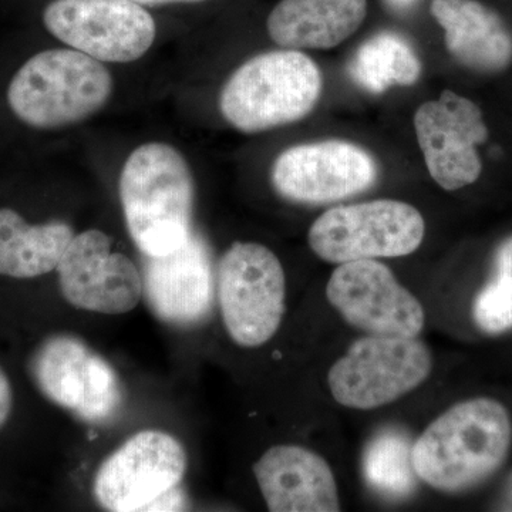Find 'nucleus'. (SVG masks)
<instances>
[{
	"label": "nucleus",
	"mask_w": 512,
	"mask_h": 512,
	"mask_svg": "<svg viewBox=\"0 0 512 512\" xmlns=\"http://www.w3.org/2000/svg\"><path fill=\"white\" fill-rule=\"evenodd\" d=\"M119 191L128 232L144 255L171 254L190 239L195 184L177 148L150 141L131 151Z\"/></svg>",
	"instance_id": "nucleus-2"
},
{
	"label": "nucleus",
	"mask_w": 512,
	"mask_h": 512,
	"mask_svg": "<svg viewBox=\"0 0 512 512\" xmlns=\"http://www.w3.org/2000/svg\"><path fill=\"white\" fill-rule=\"evenodd\" d=\"M423 215L407 202L376 200L330 208L309 228V247L329 264L400 258L419 249Z\"/></svg>",
	"instance_id": "nucleus-7"
},
{
	"label": "nucleus",
	"mask_w": 512,
	"mask_h": 512,
	"mask_svg": "<svg viewBox=\"0 0 512 512\" xmlns=\"http://www.w3.org/2000/svg\"><path fill=\"white\" fill-rule=\"evenodd\" d=\"M56 271L64 299L82 311L123 315L136 309L144 295L136 264L114 252L109 235L100 229L74 235Z\"/></svg>",
	"instance_id": "nucleus-14"
},
{
	"label": "nucleus",
	"mask_w": 512,
	"mask_h": 512,
	"mask_svg": "<svg viewBox=\"0 0 512 512\" xmlns=\"http://www.w3.org/2000/svg\"><path fill=\"white\" fill-rule=\"evenodd\" d=\"M366 483L390 498L407 497L416 488L417 474L412 464V444L406 434L384 430L367 444L363 454Z\"/></svg>",
	"instance_id": "nucleus-21"
},
{
	"label": "nucleus",
	"mask_w": 512,
	"mask_h": 512,
	"mask_svg": "<svg viewBox=\"0 0 512 512\" xmlns=\"http://www.w3.org/2000/svg\"><path fill=\"white\" fill-rule=\"evenodd\" d=\"M74 235L66 222L30 224L18 211L0 208V275L32 279L56 271Z\"/></svg>",
	"instance_id": "nucleus-19"
},
{
	"label": "nucleus",
	"mask_w": 512,
	"mask_h": 512,
	"mask_svg": "<svg viewBox=\"0 0 512 512\" xmlns=\"http://www.w3.org/2000/svg\"><path fill=\"white\" fill-rule=\"evenodd\" d=\"M266 507L272 512H338V483L328 461L309 448L281 444L254 464Z\"/></svg>",
	"instance_id": "nucleus-16"
},
{
	"label": "nucleus",
	"mask_w": 512,
	"mask_h": 512,
	"mask_svg": "<svg viewBox=\"0 0 512 512\" xmlns=\"http://www.w3.org/2000/svg\"><path fill=\"white\" fill-rule=\"evenodd\" d=\"M29 372L46 399L87 423H106L123 403L114 367L77 336L43 340L30 357Z\"/></svg>",
	"instance_id": "nucleus-10"
},
{
	"label": "nucleus",
	"mask_w": 512,
	"mask_h": 512,
	"mask_svg": "<svg viewBox=\"0 0 512 512\" xmlns=\"http://www.w3.org/2000/svg\"><path fill=\"white\" fill-rule=\"evenodd\" d=\"M187 461L183 444L171 434L140 431L103 461L94 495L107 511L180 510Z\"/></svg>",
	"instance_id": "nucleus-5"
},
{
	"label": "nucleus",
	"mask_w": 512,
	"mask_h": 512,
	"mask_svg": "<svg viewBox=\"0 0 512 512\" xmlns=\"http://www.w3.org/2000/svg\"><path fill=\"white\" fill-rule=\"evenodd\" d=\"M507 407L490 397L454 404L412 446L417 477L441 493H464L493 477L510 453Z\"/></svg>",
	"instance_id": "nucleus-1"
},
{
	"label": "nucleus",
	"mask_w": 512,
	"mask_h": 512,
	"mask_svg": "<svg viewBox=\"0 0 512 512\" xmlns=\"http://www.w3.org/2000/svg\"><path fill=\"white\" fill-rule=\"evenodd\" d=\"M322 73L299 50L262 53L238 67L221 90L222 117L244 134L305 119L322 94Z\"/></svg>",
	"instance_id": "nucleus-4"
},
{
	"label": "nucleus",
	"mask_w": 512,
	"mask_h": 512,
	"mask_svg": "<svg viewBox=\"0 0 512 512\" xmlns=\"http://www.w3.org/2000/svg\"><path fill=\"white\" fill-rule=\"evenodd\" d=\"M42 23L63 45L103 63L137 62L158 33L151 10L131 0H49Z\"/></svg>",
	"instance_id": "nucleus-9"
},
{
	"label": "nucleus",
	"mask_w": 512,
	"mask_h": 512,
	"mask_svg": "<svg viewBox=\"0 0 512 512\" xmlns=\"http://www.w3.org/2000/svg\"><path fill=\"white\" fill-rule=\"evenodd\" d=\"M430 12L444 32L448 53L478 73H498L512 63V33L500 13L481 0H433Z\"/></svg>",
	"instance_id": "nucleus-17"
},
{
	"label": "nucleus",
	"mask_w": 512,
	"mask_h": 512,
	"mask_svg": "<svg viewBox=\"0 0 512 512\" xmlns=\"http://www.w3.org/2000/svg\"><path fill=\"white\" fill-rule=\"evenodd\" d=\"M106 64L74 49H47L16 70L6 90L10 113L26 127L60 130L92 119L109 103Z\"/></svg>",
	"instance_id": "nucleus-3"
},
{
	"label": "nucleus",
	"mask_w": 512,
	"mask_h": 512,
	"mask_svg": "<svg viewBox=\"0 0 512 512\" xmlns=\"http://www.w3.org/2000/svg\"><path fill=\"white\" fill-rule=\"evenodd\" d=\"M326 296L346 323L367 335L417 338L426 323L419 299L377 259L340 264Z\"/></svg>",
	"instance_id": "nucleus-11"
},
{
	"label": "nucleus",
	"mask_w": 512,
	"mask_h": 512,
	"mask_svg": "<svg viewBox=\"0 0 512 512\" xmlns=\"http://www.w3.org/2000/svg\"><path fill=\"white\" fill-rule=\"evenodd\" d=\"M414 130L427 170L443 190H461L480 178L477 147L487 141L488 127L473 100L444 90L417 109Z\"/></svg>",
	"instance_id": "nucleus-13"
},
{
	"label": "nucleus",
	"mask_w": 512,
	"mask_h": 512,
	"mask_svg": "<svg viewBox=\"0 0 512 512\" xmlns=\"http://www.w3.org/2000/svg\"><path fill=\"white\" fill-rule=\"evenodd\" d=\"M348 72L353 82L366 92L383 94L393 86L416 83L421 76V63L404 37L382 32L359 46Z\"/></svg>",
	"instance_id": "nucleus-20"
},
{
	"label": "nucleus",
	"mask_w": 512,
	"mask_h": 512,
	"mask_svg": "<svg viewBox=\"0 0 512 512\" xmlns=\"http://www.w3.org/2000/svg\"><path fill=\"white\" fill-rule=\"evenodd\" d=\"M387 2H389V5L393 6V8L404 9L412 5L414 0H387Z\"/></svg>",
	"instance_id": "nucleus-26"
},
{
	"label": "nucleus",
	"mask_w": 512,
	"mask_h": 512,
	"mask_svg": "<svg viewBox=\"0 0 512 512\" xmlns=\"http://www.w3.org/2000/svg\"><path fill=\"white\" fill-rule=\"evenodd\" d=\"M473 319L487 335L512 330V235L495 249L493 276L474 299Z\"/></svg>",
	"instance_id": "nucleus-22"
},
{
	"label": "nucleus",
	"mask_w": 512,
	"mask_h": 512,
	"mask_svg": "<svg viewBox=\"0 0 512 512\" xmlns=\"http://www.w3.org/2000/svg\"><path fill=\"white\" fill-rule=\"evenodd\" d=\"M367 0H279L266 30L284 49H333L365 22Z\"/></svg>",
	"instance_id": "nucleus-18"
},
{
	"label": "nucleus",
	"mask_w": 512,
	"mask_h": 512,
	"mask_svg": "<svg viewBox=\"0 0 512 512\" xmlns=\"http://www.w3.org/2000/svg\"><path fill=\"white\" fill-rule=\"evenodd\" d=\"M379 168L365 148L348 141L299 144L276 157L275 191L299 204H329L362 194L376 183Z\"/></svg>",
	"instance_id": "nucleus-12"
},
{
	"label": "nucleus",
	"mask_w": 512,
	"mask_h": 512,
	"mask_svg": "<svg viewBox=\"0 0 512 512\" xmlns=\"http://www.w3.org/2000/svg\"><path fill=\"white\" fill-rule=\"evenodd\" d=\"M13 407V392L9 377L0 367V429L8 423Z\"/></svg>",
	"instance_id": "nucleus-23"
},
{
	"label": "nucleus",
	"mask_w": 512,
	"mask_h": 512,
	"mask_svg": "<svg viewBox=\"0 0 512 512\" xmlns=\"http://www.w3.org/2000/svg\"><path fill=\"white\" fill-rule=\"evenodd\" d=\"M144 293L164 322L177 326L200 323L214 301V275L207 242L194 234L183 247L163 256H147Z\"/></svg>",
	"instance_id": "nucleus-15"
},
{
	"label": "nucleus",
	"mask_w": 512,
	"mask_h": 512,
	"mask_svg": "<svg viewBox=\"0 0 512 512\" xmlns=\"http://www.w3.org/2000/svg\"><path fill=\"white\" fill-rule=\"evenodd\" d=\"M147 9L177 8V6H200L212 0H131Z\"/></svg>",
	"instance_id": "nucleus-24"
},
{
	"label": "nucleus",
	"mask_w": 512,
	"mask_h": 512,
	"mask_svg": "<svg viewBox=\"0 0 512 512\" xmlns=\"http://www.w3.org/2000/svg\"><path fill=\"white\" fill-rule=\"evenodd\" d=\"M495 510L512 511V471L505 480L503 490H501L500 497H498L497 504H495Z\"/></svg>",
	"instance_id": "nucleus-25"
},
{
	"label": "nucleus",
	"mask_w": 512,
	"mask_h": 512,
	"mask_svg": "<svg viewBox=\"0 0 512 512\" xmlns=\"http://www.w3.org/2000/svg\"><path fill=\"white\" fill-rule=\"evenodd\" d=\"M218 299L225 329L237 345L268 343L286 311V276L278 256L258 242H234L218 268Z\"/></svg>",
	"instance_id": "nucleus-6"
},
{
	"label": "nucleus",
	"mask_w": 512,
	"mask_h": 512,
	"mask_svg": "<svg viewBox=\"0 0 512 512\" xmlns=\"http://www.w3.org/2000/svg\"><path fill=\"white\" fill-rule=\"evenodd\" d=\"M433 366L430 349L417 338L369 335L330 367L328 386L340 406L379 409L416 390Z\"/></svg>",
	"instance_id": "nucleus-8"
}]
</instances>
